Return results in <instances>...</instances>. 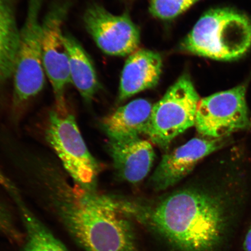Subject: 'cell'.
I'll list each match as a JSON object with an SVG mask.
<instances>
[{"mask_svg":"<svg viewBox=\"0 0 251 251\" xmlns=\"http://www.w3.org/2000/svg\"><path fill=\"white\" fill-rule=\"evenodd\" d=\"M128 211L172 251H214L226 217L224 197L196 190L178 191L148 209L130 203Z\"/></svg>","mask_w":251,"mask_h":251,"instance_id":"obj_1","label":"cell"},{"mask_svg":"<svg viewBox=\"0 0 251 251\" xmlns=\"http://www.w3.org/2000/svg\"><path fill=\"white\" fill-rule=\"evenodd\" d=\"M251 47V20L227 8L205 12L181 43L190 54L229 61L242 57Z\"/></svg>","mask_w":251,"mask_h":251,"instance_id":"obj_2","label":"cell"},{"mask_svg":"<svg viewBox=\"0 0 251 251\" xmlns=\"http://www.w3.org/2000/svg\"><path fill=\"white\" fill-rule=\"evenodd\" d=\"M45 137L70 179L84 189L96 191L100 165L87 148L75 116L50 111Z\"/></svg>","mask_w":251,"mask_h":251,"instance_id":"obj_3","label":"cell"},{"mask_svg":"<svg viewBox=\"0 0 251 251\" xmlns=\"http://www.w3.org/2000/svg\"><path fill=\"white\" fill-rule=\"evenodd\" d=\"M44 0H28L26 20L20 30L14 71V109L22 107L45 85L42 55V27L40 12Z\"/></svg>","mask_w":251,"mask_h":251,"instance_id":"obj_4","label":"cell"},{"mask_svg":"<svg viewBox=\"0 0 251 251\" xmlns=\"http://www.w3.org/2000/svg\"><path fill=\"white\" fill-rule=\"evenodd\" d=\"M200 100L189 75H181L153 105L146 135L156 145L167 148L178 135L195 126Z\"/></svg>","mask_w":251,"mask_h":251,"instance_id":"obj_5","label":"cell"},{"mask_svg":"<svg viewBox=\"0 0 251 251\" xmlns=\"http://www.w3.org/2000/svg\"><path fill=\"white\" fill-rule=\"evenodd\" d=\"M110 197L90 215L78 244L85 251H142L125 204Z\"/></svg>","mask_w":251,"mask_h":251,"instance_id":"obj_6","label":"cell"},{"mask_svg":"<svg viewBox=\"0 0 251 251\" xmlns=\"http://www.w3.org/2000/svg\"><path fill=\"white\" fill-rule=\"evenodd\" d=\"M246 92V86L241 84L201 99L195 123L198 132L209 139H223L250 126Z\"/></svg>","mask_w":251,"mask_h":251,"instance_id":"obj_7","label":"cell"},{"mask_svg":"<svg viewBox=\"0 0 251 251\" xmlns=\"http://www.w3.org/2000/svg\"><path fill=\"white\" fill-rule=\"evenodd\" d=\"M70 7V3L67 1L56 2L42 23L44 70L54 92L55 111L62 115L69 113L65 92L71 83L68 54L62 31Z\"/></svg>","mask_w":251,"mask_h":251,"instance_id":"obj_8","label":"cell"},{"mask_svg":"<svg viewBox=\"0 0 251 251\" xmlns=\"http://www.w3.org/2000/svg\"><path fill=\"white\" fill-rule=\"evenodd\" d=\"M83 21L88 33L106 54L130 55L139 48V28L126 14L114 15L101 5L93 4L84 12Z\"/></svg>","mask_w":251,"mask_h":251,"instance_id":"obj_9","label":"cell"},{"mask_svg":"<svg viewBox=\"0 0 251 251\" xmlns=\"http://www.w3.org/2000/svg\"><path fill=\"white\" fill-rule=\"evenodd\" d=\"M226 140L227 138H194L164 155L151 177V184L158 191L175 186L190 174L201 160L224 147Z\"/></svg>","mask_w":251,"mask_h":251,"instance_id":"obj_10","label":"cell"},{"mask_svg":"<svg viewBox=\"0 0 251 251\" xmlns=\"http://www.w3.org/2000/svg\"><path fill=\"white\" fill-rule=\"evenodd\" d=\"M163 62L159 53L137 50L128 56L122 72L119 99L124 101L158 84Z\"/></svg>","mask_w":251,"mask_h":251,"instance_id":"obj_11","label":"cell"},{"mask_svg":"<svg viewBox=\"0 0 251 251\" xmlns=\"http://www.w3.org/2000/svg\"><path fill=\"white\" fill-rule=\"evenodd\" d=\"M109 149L119 175L132 184L139 183L148 175L155 159L151 144L140 137L123 141L109 140Z\"/></svg>","mask_w":251,"mask_h":251,"instance_id":"obj_12","label":"cell"},{"mask_svg":"<svg viewBox=\"0 0 251 251\" xmlns=\"http://www.w3.org/2000/svg\"><path fill=\"white\" fill-rule=\"evenodd\" d=\"M152 106L148 100H134L106 117L102 126L109 140L127 141L146 134Z\"/></svg>","mask_w":251,"mask_h":251,"instance_id":"obj_13","label":"cell"},{"mask_svg":"<svg viewBox=\"0 0 251 251\" xmlns=\"http://www.w3.org/2000/svg\"><path fill=\"white\" fill-rule=\"evenodd\" d=\"M64 42L68 54L71 83L84 101L90 103L100 89L93 62L82 46L70 34H64Z\"/></svg>","mask_w":251,"mask_h":251,"instance_id":"obj_14","label":"cell"},{"mask_svg":"<svg viewBox=\"0 0 251 251\" xmlns=\"http://www.w3.org/2000/svg\"><path fill=\"white\" fill-rule=\"evenodd\" d=\"M20 30L11 0H0V84L13 75Z\"/></svg>","mask_w":251,"mask_h":251,"instance_id":"obj_15","label":"cell"},{"mask_svg":"<svg viewBox=\"0 0 251 251\" xmlns=\"http://www.w3.org/2000/svg\"><path fill=\"white\" fill-rule=\"evenodd\" d=\"M25 227L23 251H70L34 214L21 194L12 197Z\"/></svg>","mask_w":251,"mask_h":251,"instance_id":"obj_16","label":"cell"},{"mask_svg":"<svg viewBox=\"0 0 251 251\" xmlns=\"http://www.w3.org/2000/svg\"><path fill=\"white\" fill-rule=\"evenodd\" d=\"M200 0H150V12L162 20H171L184 13Z\"/></svg>","mask_w":251,"mask_h":251,"instance_id":"obj_17","label":"cell"},{"mask_svg":"<svg viewBox=\"0 0 251 251\" xmlns=\"http://www.w3.org/2000/svg\"><path fill=\"white\" fill-rule=\"evenodd\" d=\"M244 250V251H251V227L245 238Z\"/></svg>","mask_w":251,"mask_h":251,"instance_id":"obj_18","label":"cell"}]
</instances>
